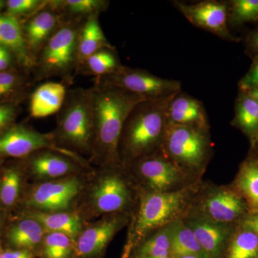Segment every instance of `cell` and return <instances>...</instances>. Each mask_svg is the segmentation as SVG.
I'll return each mask as SVG.
<instances>
[{"mask_svg": "<svg viewBox=\"0 0 258 258\" xmlns=\"http://www.w3.org/2000/svg\"><path fill=\"white\" fill-rule=\"evenodd\" d=\"M252 149H254V150L255 151L253 157L255 158V159L258 161V143L256 144L253 148H252Z\"/></svg>", "mask_w": 258, "mask_h": 258, "instance_id": "45", "label": "cell"}, {"mask_svg": "<svg viewBox=\"0 0 258 258\" xmlns=\"http://www.w3.org/2000/svg\"><path fill=\"white\" fill-rule=\"evenodd\" d=\"M144 258H171L169 257H144Z\"/></svg>", "mask_w": 258, "mask_h": 258, "instance_id": "47", "label": "cell"}, {"mask_svg": "<svg viewBox=\"0 0 258 258\" xmlns=\"http://www.w3.org/2000/svg\"><path fill=\"white\" fill-rule=\"evenodd\" d=\"M59 147L92 157L95 144L93 102L90 88L69 90L51 132Z\"/></svg>", "mask_w": 258, "mask_h": 258, "instance_id": "4", "label": "cell"}, {"mask_svg": "<svg viewBox=\"0 0 258 258\" xmlns=\"http://www.w3.org/2000/svg\"><path fill=\"white\" fill-rule=\"evenodd\" d=\"M199 217L225 225H239L248 215V205L234 187H216L205 193Z\"/></svg>", "mask_w": 258, "mask_h": 258, "instance_id": "12", "label": "cell"}, {"mask_svg": "<svg viewBox=\"0 0 258 258\" xmlns=\"http://www.w3.org/2000/svg\"><path fill=\"white\" fill-rule=\"evenodd\" d=\"M0 258H4L3 257V253H2V252H0Z\"/></svg>", "mask_w": 258, "mask_h": 258, "instance_id": "48", "label": "cell"}, {"mask_svg": "<svg viewBox=\"0 0 258 258\" xmlns=\"http://www.w3.org/2000/svg\"><path fill=\"white\" fill-rule=\"evenodd\" d=\"M223 258H258V236L239 224L229 241Z\"/></svg>", "mask_w": 258, "mask_h": 258, "instance_id": "29", "label": "cell"}, {"mask_svg": "<svg viewBox=\"0 0 258 258\" xmlns=\"http://www.w3.org/2000/svg\"><path fill=\"white\" fill-rule=\"evenodd\" d=\"M84 21L62 18L60 26L36 57L31 74L35 83L58 78L64 86L74 83L78 68L79 32Z\"/></svg>", "mask_w": 258, "mask_h": 258, "instance_id": "5", "label": "cell"}, {"mask_svg": "<svg viewBox=\"0 0 258 258\" xmlns=\"http://www.w3.org/2000/svg\"><path fill=\"white\" fill-rule=\"evenodd\" d=\"M4 258H33L32 254L27 249L8 250L3 252Z\"/></svg>", "mask_w": 258, "mask_h": 258, "instance_id": "40", "label": "cell"}, {"mask_svg": "<svg viewBox=\"0 0 258 258\" xmlns=\"http://www.w3.org/2000/svg\"><path fill=\"white\" fill-rule=\"evenodd\" d=\"M67 91L61 82H47L37 86L30 96V116L41 118L57 113L63 104Z\"/></svg>", "mask_w": 258, "mask_h": 258, "instance_id": "19", "label": "cell"}, {"mask_svg": "<svg viewBox=\"0 0 258 258\" xmlns=\"http://www.w3.org/2000/svg\"><path fill=\"white\" fill-rule=\"evenodd\" d=\"M50 1L40 11L20 21L27 47L35 62L40 51L62 21V15L51 6Z\"/></svg>", "mask_w": 258, "mask_h": 258, "instance_id": "15", "label": "cell"}, {"mask_svg": "<svg viewBox=\"0 0 258 258\" xmlns=\"http://www.w3.org/2000/svg\"><path fill=\"white\" fill-rule=\"evenodd\" d=\"M171 254V256L194 255L200 258H210L200 245L193 231L183 219L173 223Z\"/></svg>", "mask_w": 258, "mask_h": 258, "instance_id": "28", "label": "cell"}, {"mask_svg": "<svg viewBox=\"0 0 258 258\" xmlns=\"http://www.w3.org/2000/svg\"><path fill=\"white\" fill-rule=\"evenodd\" d=\"M240 224L253 231L258 236V212H249Z\"/></svg>", "mask_w": 258, "mask_h": 258, "instance_id": "39", "label": "cell"}, {"mask_svg": "<svg viewBox=\"0 0 258 258\" xmlns=\"http://www.w3.org/2000/svg\"><path fill=\"white\" fill-rule=\"evenodd\" d=\"M233 123L249 137L250 142L257 133L258 103L246 93H242L237 100Z\"/></svg>", "mask_w": 258, "mask_h": 258, "instance_id": "31", "label": "cell"}, {"mask_svg": "<svg viewBox=\"0 0 258 258\" xmlns=\"http://www.w3.org/2000/svg\"><path fill=\"white\" fill-rule=\"evenodd\" d=\"M173 223L156 230L142 241L137 247L135 258L171 257Z\"/></svg>", "mask_w": 258, "mask_h": 258, "instance_id": "30", "label": "cell"}, {"mask_svg": "<svg viewBox=\"0 0 258 258\" xmlns=\"http://www.w3.org/2000/svg\"><path fill=\"white\" fill-rule=\"evenodd\" d=\"M239 87L242 93L258 90V57L254 56L253 62L247 74L240 80Z\"/></svg>", "mask_w": 258, "mask_h": 258, "instance_id": "37", "label": "cell"}, {"mask_svg": "<svg viewBox=\"0 0 258 258\" xmlns=\"http://www.w3.org/2000/svg\"><path fill=\"white\" fill-rule=\"evenodd\" d=\"M45 233V229L38 222L26 217L10 228L8 238L15 247L28 250L41 244Z\"/></svg>", "mask_w": 258, "mask_h": 258, "instance_id": "27", "label": "cell"}, {"mask_svg": "<svg viewBox=\"0 0 258 258\" xmlns=\"http://www.w3.org/2000/svg\"><path fill=\"white\" fill-rule=\"evenodd\" d=\"M91 90L95 128L91 159L103 166L118 165V143L125 120L139 103L149 98L96 81Z\"/></svg>", "mask_w": 258, "mask_h": 258, "instance_id": "1", "label": "cell"}, {"mask_svg": "<svg viewBox=\"0 0 258 258\" xmlns=\"http://www.w3.org/2000/svg\"><path fill=\"white\" fill-rule=\"evenodd\" d=\"M44 258H70L74 253L75 240L59 232H46L41 242Z\"/></svg>", "mask_w": 258, "mask_h": 258, "instance_id": "32", "label": "cell"}, {"mask_svg": "<svg viewBox=\"0 0 258 258\" xmlns=\"http://www.w3.org/2000/svg\"><path fill=\"white\" fill-rule=\"evenodd\" d=\"M176 95L147 100L132 110L118 143L120 162L132 164L161 147L168 123V107Z\"/></svg>", "mask_w": 258, "mask_h": 258, "instance_id": "2", "label": "cell"}, {"mask_svg": "<svg viewBox=\"0 0 258 258\" xmlns=\"http://www.w3.org/2000/svg\"><path fill=\"white\" fill-rule=\"evenodd\" d=\"M21 186L20 171L15 168L6 169L0 184V201L5 206L14 205L18 200Z\"/></svg>", "mask_w": 258, "mask_h": 258, "instance_id": "34", "label": "cell"}, {"mask_svg": "<svg viewBox=\"0 0 258 258\" xmlns=\"http://www.w3.org/2000/svg\"><path fill=\"white\" fill-rule=\"evenodd\" d=\"M46 149L69 156L83 165L88 166L87 161L81 155L59 147L52 133H40L27 125L15 123L0 134V157L25 158L33 153Z\"/></svg>", "mask_w": 258, "mask_h": 258, "instance_id": "8", "label": "cell"}, {"mask_svg": "<svg viewBox=\"0 0 258 258\" xmlns=\"http://www.w3.org/2000/svg\"><path fill=\"white\" fill-rule=\"evenodd\" d=\"M93 81L123 88L149 99L173 96L181 89L179 81L161 79L144 70L123 66L113 74L96 78Z\"/></svg>", "mask_w": 258, "mask_h": 258, "instance_id": "10", "label": "cell"}, {"mask_svg": "<svg viewBox=\"0 0 258 258\" xmlns=\"http://www.w3.org/2000/svg\"><path fill=\"white\" fill-rule=\"evenodd\" d=\"M31 75L20 67L0 72V104H20L30 96L35 83Z\"/></svg>", "mask_w": 258, "mask_h": 258, "instance_id": "20", "label": "cell"}, {"mask_svg": "<svg viewBox=\"0 0 258 258\" xmlns=\"http://www.w3.org/2000/svg\"><path fill=\"white\" fill-rule=\"evenodd\" d=\"M76 175L37 183L28 194L25 205L36 211L70 212L84 187L82 180Z\"/></svg>", "mask_w": 258, "mask_h": 258, "instance_id": "9", "label": "cell"}, {"mask_svg": "<svg viewBox=\"0 0 258 258\" xmlns=\"http://www.w3.org/2000/svg\"><path fill=\"white\" fill-rule=\"evenodd\" d=\"M27 217L38 222L46 232L63 233L74 240L84 228L81 215L76 212H44L32 210Z\"/></svg>", "mask_w": 258, "mask_h": 258, "instance_id": "22", "label": "cell"}, {"mask_svg": "<svg viewBox=\"0 0 258 258\" xmlns=\"http://www.w3.org/2000/svg\"><path fill=\"white\" fill-rule=\"evenodd\" d=\"M16 67H20V66L14 54L6 47L0 45V72L9 71Z\"/></svg>", "mask_w": 258, "mask_h": 258, "instance_id": "38", "label": "cell"}, {"mask_svg": "<svg viewBox=\"0 0 258 258\" xmlns=\"http://www.w3.org/2000/svg\"><path fill=\"white\" fill-rule=\"evenodd\" d=\"M183 220L193 231L198 242L210 258H222L238 225L217 223L194 217Z\"/></svg>", "mask_w": 258, "mask_h": 258, "instance_id": "17", "label": "cell"}, {"mask_svg": "<svg viewBox=\"0 0 258 258\" xmlns=\"http://www.w3.org/2000/svg\"><path fill=\"white\" fill-rule=\"evenodd\" d=\"M246 93H247V95H249V96L252 97L254 101L257 102L258 103V90L248 91V92H246Z\"/></svg>", "mask_w": 258, "mask_h": 258, "instance_id": "42", "label": "cell"}, {"mask_svg": "<svg viewBox=\"0 0 258 258\" xmlns=\"http://www.w3.org/2000/svg\"><path fill=\"white\" fill-rule=\"evenodd\" d=\"M146 191L168 192L182 189L185 171L159 148L155 152L132 162Z\"/></svg>", "mask_w": 258, "mask_h": 258, "instance_id": "11", "label": "cell"}, {"mask_svg": "<svg viewBox=\"0 0 258 258\" xmlns=\"http://www.w3.org/2000/svg\"><path fill=\"white\" fill-rule=\"evenodd\" d=\"M193 186L168 192L144 191L131 222L123 258L156 230L183 219L194 195Z\"/></svg>", "mask_w": 258, "mask_h": 258, "instance_id": "3", "label": "cell"}, {"mask_svg": "<svg viewBox=\"0 0 258 258\" xmlns=\"http://www.w3.org/2000/svg\"><path fill=\"white\" fill-rule=\"evenodd\" d=\"M25 159L31 175L42 181L74 175L80 168L86 166L69 156L47 149L33 153Z\"/></svg>", "mask_w": 258, "mask_h": 258, "instance_id": "16", "label": "cell"}, {"mask_svg": "<svg viewBox=\"0 0 258 258\" xmlns=\"http://www.w3.org/2000/svg\"><path fill=\"white\" fill-rule=\"evenodd\" d=\"M234 188L245 200L250 212H258V161L249 158L242 163Z\"/></svg>", "mask_w": 258, "mask_h": 258, "instance_id": "25", "label": "cell"}, {"mask_svg": "<svg viewBox=\"0 0 258 258\" xmlns=\"http://www.w3.org/2000/svg\"><path fill=\"white\" fill-rule=\"evenodd\" d=\"M228 10V20L233 25L258 21V0H234Z\"/></svg>", "mask_w": 258, "mask_h": 258, "instance_id": "33", "label": "cell"}, {"mask_svg": "<svg viewBox=\"0 0 258 258\" xmlns=\"http://www.w3.org/2000/svg\"><path fill=\"white\" fill-rule=\"evenodd\" d=\"M5 5H6V1L0 0V12L5 8Z\"/></svg>", "mask_w": 258, "mask_h": 258, "instance_id": "46", "label": "cell"}, {"mask_svg": "<svg viewBox=\"0 0 258 258\" xmlns=\"http://www.w3.org/2000/svg\"><path fill=\"white\" fill-rule=\"evenodd\" d=\"M251 147L253 148L254 146L256 145L258 143V129L257 131V133H256L255 135H254V138L252 139V140L251 141Z\"/></svg>", "mask_w": 258, "mask_h": 258, "instance_id": "43", "label": "cell"}, {"mask_svg": "<svg viewBox=\"0 0 258 258\" xmlns=\"http://www.w3.org/2000/svg\"><path fill=\"white\" fill-rule=\"evenodd\" d=\"M115 48H103L88 57L78 69L76 76L104 77L115 73L121 67Z\"/></svg>", "mask_w": 258, "mask_h": 258, "instance_id": "26", "label": "cell"}, {"mask_svg": "<svg viewBox=\"0 0 258 258\" xmlns=\"http://www.w3.org/2000/svg\"><path fill=\"white\" fill-rule=\"evenodd\" d=\"M176 8L195 26L213 32L219 36L236 41L227 28L228 8L216 1H205L194 5L176 3Z\"/></svg>", "mask_w": 258, "mask_h": 258, "instance_id": "14", "label": "cell"}, {"mask_svg": "<svg viewBox=\"0 0 258 258\" xmlns=\"http://www.w3.org/2000/svg\"><path fill=\"white\" fill-rule=\"evenodd\" d=\"M127 222L128 217L125 212H118L105 215L83 228L75 240L74 255L77 258L100 257Z\"/></svg>", "mask_w": 258, "mask_h": 258, "instance_id": "13", "label": "cell"}, {"mask_svg": "<svg viewBox=\"0 0 258 258\" xmlns=\"http://www.w3.org/2000/svg\"><path fill=\"white\" fill-rule=\"evenodd\" d=\"M50 4L64 19L83 21L108 9L106 0H50Z\"/></svg>", "mask_w": 258, "mask_h": 258, "instance_id": "24", "label": "cell"}, {"mask_svg": "<svg viewBox=\"0 0 258 258\" xmlns=\"http://www.w3.org/2000/svg\"><path fill=\"white\" fill-rule=\"evenodd\" d=\"M171 258H200L194 255H172Z\"/></svg>", "mask_w": 258, "mask_h": 258, "instance_id": "44", "label": "cell"}, {"mask_svg": "<svg viewBox=\"0 0 258 258\" xmlns=\"http://www.w3.org/2000/svg\"><path fill=\"white\" fill-rule=\"evenodd\" d=\"M0 45L11 51L20 67L32 74L35 62L27 47L21 23L18 18L5 13H0Z\"/></svg>", "mask_w": 258, "mask_h": 258, "instance_id": "18", "label": "cell"}, {"mask_svg": "<svg viewBox=\"0 0 258 258\" xmlns=\"http://www.w3.org/2000/svg\"><path fill=\"white\" fill-rule=\"evenodd\" d=\"M168 122L175 124L208 127L201 102L192 97L177 93L168 107Z\"/></svg>", "mask_w": 258, "mask_h": 258, "instance_id": "21", "label": "cell"}, {"mask_svg": "<svg viewBox=\"0 0 258 258\" xmlns=\"http://www.w3.org/2000/svg\"><path fill=\"white\" fill-rule=\"evenodd\" d=\"M48 3L49 0H8L5 13L23 21L46 7Z\"/></svg>", "mask_w": 258, "mask_h": 258, "instance_id": "35", "label": "cell"}, {"mask_svg": "<svg viewBox=\"0 0 258 258\" xmlns=\"http://www.w3.org/2000/svg\"><path fill=\"white\" fill-rule=\"evenodd\" d=\"M118 165H108L93 181L88 192V205L96 215L124 212L133 200L132 187L117 169Z\"/></svg>", "mask_w": 258, "mask_h": 258, "instance_id": "7", "label": "cell"}, {"mask_svg": "<svg viewBox=\"0 0 258 258\" xmlns=\"http://www.w3.org/2000/svg\"><path fill=\"white\" fill-rule=\"evenodd\" d=\"M247 43L249 48L258 57V28L249 35Z\"/></svg>", "mask_w": 258, "mask_h": 258, "instance_id": "41", "label": "cell"}, {"mask_svg": "<svg viewBox=\"0 0 258 258\" xmlns=\"http://www.w3.org/2000/svg\"><path fill=\"white\" fill-rule=\"evenodd\" d=\"M207 132L208 127L168 122L161 149L184 171L202 170L210 156Z\"/></svg>", "mask_w": 258, "mask_h": 258, "instance_id": "6", "label": "cell"}, {"mask_svg": "<svg viewBox=\"0 0 258 258\" xmlns=\"http://www.w3.org/2000/svg\"><path fill=\"white\" fill-rule=\"evenodd\" d=\"M20 108L16 103L0 104V134L15 124Z\"/></svg>", "mask_w": 258, "mask_h": 258, "instance_id": "36", "label": "cell"}, {"mask_svg": "<svg viewBox=\"0 0 258 258\" xmlns=\"http://www.w3.org/2000/svg\"><path fill=\"white\" fill-rule=\"evenodd\" d=\"M114 47L107 40L102 30L99 23V15L89 17L83 22L79 32L77 71L81 64L97 51Z\"/></svg>", "mask_w": 258, "mask_h": 258, "instance_id": "23", "label": "cell"}]
</instances>
